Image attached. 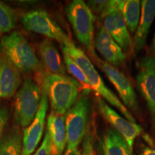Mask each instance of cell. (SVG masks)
<instances>
[{
  "mask_svg": "<svg viewBox=\"0 0 155 155\" xmlns=\"http://www.w3.org/2000/svg\"><path fill=\"white\" fill-rule=\"evenodd\" d=\"M38 73V85L48 96L51 112L57 116L65 115L77 101L82 86L75 79L68 76L42 71Z\"/></svg>",
  "mask_w": 155,
  "mask_h": 155,
  "instance_id": "1",
  "label": "cell"
},
{
  "mask_svg": "<svg viewBox=\"0 0 155 155\" xmlns=\"http://www.w3.org/2000/svg\"><path fill=\"white\" fill-rule=\"evenodd\" d=\"M62 49L65 50L70 57L81 68L84 75H86L87 80L88 81L91 89L94 90L100 97H102L106 101L117 108L127 120L133 123H136V119L128 108L124 105L119 98L107 88L104 81L102 80L101 76L95 68L91 60L84 52L78 48L73 41L70 42L66 45H62Z\"/></svg>",
  "mask_w": 155,
  "mask_h": 155,
  "instance_id": "2",
  "label": "cell"
},
{
  "mask_svg": "<svg viewBox=\"0 0 155 155\" xmlns=\"http://www.w3.org/2000/svg\"><path fill=\"white\" fill-rule=\"evenodd\" d=\"M0 53L5 56L21 73H39L42 65L35 52L22 34L13 31L2 36L0 40Z\"/></svg>",
  "mask_w": 155,
  "mask_h": 155,
  "instance_id": "3",
  "label": "cell"
},
{
  "mask_svg": "<svg viewBox=\"0 0 155 155\" xmlns=\"http://www.w3.org/2000/svg\"><path fill=\"white\" fill-rule=\"evenodd\" d=\"M65 12L78 41L95 59L97 58L94 49L95 17L92 11L85 2L74 0L67 6Z\"/></svg>",
  "mask_w": 155,
  "mask_h": 155,
  "instance_id": "4",
  "label": "cell"
},
{
  "mask_svg": "<svg viewBox=\"0 0 155 155\" xmlns=\"http://www.w3.org/2000/svg\"><path fill=\"white\" fill-rule=\"evenodd\" d=\"M42 90L35 81L26 78L15 94L14 119L19 127H26L35 119L41 101Z\"/></svg>",
  "mask_w": 155,
  "mask_h": 155,
  "instance_id": "5",
  "label": "cell"
},
{
  "mask_svg": "<svg viewBox=\"0 0 155 155\" xmlns=\"http://www.w3.org/2000/svg\"><path fill=\"white\" fill-rule=\"evenodd\" d=\"M90 101L86 93L78 97L77 101L65 114L68 147H78L86 136L88 129Z\"/></svg>",
  "mask_w": 155,
  "mask_h": 155,
  "instance_id": "6",
  "label": "cell"
},
{
  "mask_svg": "<svg viewBox=\"0 0 155 155\" xmlns=\"http://www.w3.org/2000/svg\"><path fill=\"white\" fill-rule=\"evenodd\" d=\"M21 21L27 30L55 40L62 45H66L72 41L65 31L45 10L38 9L25 12L22 15Z\"/></svg>",
  "mask_w": 155,
  "mask_h": 155,
  "instance_id": "7",
  "label": "cell"
},
{
  "mask_svg": "<svg viewBox=\"0 0 155 155\" xmlns=\"http://www.w3.org/2000/svg\"><path fill=\"white\" fill-rule=\"evenodd\" d=\"M137 86L146 101L155 129V55H147L139 63Z\"/></svg>",
  "mask_w": 155,
  "mask_h": 155,
  "instance_id": "8",
  "label": "cell"
},
{
  "mask_svg": "<svg viewBox=\"0 0 155 155\" xmlns=\"http://www.w3.org/2000/svg\"><path fill=\"white\" fill-rule=\"evenodd\" d=\"M94 60L116 88L124 105L137 113L139 109L137 94L128 78L113 65L101 61L98 57Z\"/></svg>",
  "mask_w": 155,
  "mask_h": 155,
  "instance_id": "9",
  "label": "cell"
},
{
  "mask_svg": "<svg viewBox=\"0 0 155 155\" xmlns=\"http://www.w3.org/2000/svg\"><path fill=\"white\" fill-rule=\"evenodd\" d=\"M98 111L103 117L113 126L114 129L124 138L129 147L133 150L134 141L143 133V128L137 123L129 121L119 115L101 97L97 98Z\"/></svg>",
  "mask_w": 155,
  "mask_h": 155,
  "instance_id": "10",
  "label": "cell"
},
{
  "mask_svg": "<svg viewBox=\"0 0 155 155\" xmlns=\"http://www.w3.org/2000/svg\"><path fill=\"white\" fill-rule=\"evenodd\" d=\"M100 18L102 21L103 28L119 44L123 51L129 52L132 48V40L124 19L116 8L115 0H113L111 7Z\"/></svg>",
  "mask_w": 155,
  "mask_h": 155,
  "instance_id": "11",
  "label": "cell"
},
{
  "mask_svg": "<svg viewBox=\"0 0 155 155\" xmlns=\"http://www.w3.org/2000/svg\"><path fill=\"white\" fill-rule=\"evenodd\" d=\"M48 109V96L42 91L40 107L35 116V119L23 131L22 155H31L38 146L43 134Z\"/></svg>",
  "mask_w": 155,
  "mask_h": 155,
  "instance_id": "12",
  "label": "cell"
},
{
  "mask_svg": "<svg viewBox=\"0 0 155 155\" xmlns=\"http://www.w3.org/2000/svg\"><path fill=\"white\" fill-rule=\"evenodd\" d=\"M94 48L104 57L106 63L113 66L124 63L127 56L121 48L102 27L98 29L94 38Z\"/></svg>",
  "mask_w": 155,
  "mask_h": 155,
  "instance_id": "13",
  "label": "cell"
},
{
  "mask_svg": "<svg viewBox=\"0 0 155 155\" xmlns=\"http://www.w3.org/2000/svg\"><path fill=\"white\" fill-rule=\"evenodd\" d=\"M22 83L20 71L0 53V98H10L16 94Z\"/></svg>",
  "mask_w": 155,
  "mask_h": 155,
  "instance_id": "14",
  "label": "cell"
},
{
  "mask_svg": "<svg viewBox=\"0 0 155 155\" xmlns=\"http://www.w3.org/2000/svg\"><path fill=\"white\" fill-rule=\"evenodd\" d=\"M155 17V0L141 2V15L139 22L132 41V48L139 53L146 44L149 31Z\"/></svg>",
  "mask_w": 155,
  "mask_h": 155,
  "instance_id": "15",
  "label": "cell"
},
{
  "mask_svg": "<svg viewBox=\"0 0 155 155\" xmlns=\"http://www.w3.org/2000/svg\"><path fill=\"white\" fill-rule=\"evenodd\" d=\"M47 132L49 135L51 155H62L67 144L65 114L57 116L50 113L48 117Z\"/></svg>",
  "mask_w": 155,
  "mask_h": 155,
  "instance_id": "16",
  "label": "cell"
},
{
  "mask_svg": "<svg viewBox=\"0 0 155 155\" xmlns=\"http://www.w3.org/2000/svg\"><path fill=\"white\" fill-rule=\"evenodd\" d=\"M39 52L46 72L67 76L64 61L55 45L50 39H45L40 44Z\"/></svg>",
  "mask_w": 155,
  "mask_h": 155,
  "instance_id": "17",
  "label": "cell"
},
{
  "mask_svg": "<svg viewBox=\"0 0 155 155\" xmlns=\"http://www.w3.org/2000/svg\"><path fill=\"white\" fill-rule=\"evenodd\" d=\"M104 155H133V150L127 141L114 128L107 129L103 144Z\"/></svg>",
  "mask_w": 155,
  "mask_h": 155,
  "instance_id": "18",
  "label": "cell"
},
{
  "mask_svg": "<svg viewBox=\"0 0 155 155\" xmlns=\"http://www.w3.org/2000/svg\"><path fill=\"white\" fill-rule=\"evenodd\" d=\"M23 135L20 127L14 126L0 140V155H22Z\"/></svg>",
  "mask_w": 155,
  "mask_h": 155,
  "instance_id": "19",
  "label": "cell"
},
{
  "mask_svg": "<svg viewBox=\"0 0 155 155\" xmlns=\"http://www.w3.org/2000/svg\"><path fill=\"white\" fill-rule=\"evenodd\" d=\"M115 5L122 15L131 32H135L141 15V2L139 0H115Z\"/></svg>",
  "mask_w": 155,
  "mask_h": 155,
  "instance_id": "20",
  "label": "cell"
},
{
  "mask_svg": "<svg viewBox=\"0 0 155 155\" xmlns=\"http://www.w3.org/2000/svg\"><path fill=\"white\" fill-rule=\"evenodd\" d=\"M63 50L64 63H65V68L67 69L70 74L73 75L75 80L77 81L82 86L83 89L84 90V93L88 94L92 89L89 85L88 81L87 80L86 75H84L81 68L77 65V63L70 57L67 52L65 50Z\"/></svg>",
  "mask_w": 155,
  "mask_h": 155,
  "instance_id": "21",
  "label": "cell"
},
{
  "mask_svg": "<svg viewBox=\"0 0 155 155\" xmlns=\"http://www.w3.org/2000/svg\"><path fill=\"white\" fill-rule=\"evenodd\" d=\"M17 15L12 9L0 2V35L10 32L16 27Z\"/></svg>",
  "mask_w": 155,
  "mask_h": 155,
  "instance_id": "22",
  "label": "cell"
},
{
  "mask_svg": "<svg viewBox=\"0 0 155 155\" xmlns=\"http://www.w3.org/2000/svg\"><path fill=\"white\" fill-rule=\"evenodd\" d=\"M113 5V0L110 1H88L87 5L88 6L91 10L94 12L96 14L98 15L101 17L104 15L106 11Z\"/></svg>",
  "mask_w": 155,
  "mask_h": 155,
  "instance_id": "23",
  "label": "cell"
},
{
  "mask_svg": "<svg viewBox=\"0 0 155 155\" xmlns=\"http://www.w3.org/2000/svg\"><path fill=\"white\" fill-rule=\"evenodd\" d=\"M81 155H94V145H93V136L91 133L86 134V137L83 139V151Z\"/></svg>",
  "mask_w": 155,
  "mask_h": 155,
  "instance_id": "24",
  "label": "cell"
},
{
  "mask_svg": "<svg viewBox=\"0 0 155 155\" xmlns=\"http://www.w3.org/2000/svg\"><path fill=\"white\" fill-rule=\"evenodd\" d=\"M10 113L7 108H0V140L4 134L5 127L8 123Z\"/></svg>",
  "mask_w": 155,
  "mask_h": 155,
  "instance_id": "25",
  "label": "cell"
},
{
  "mask_svg": "<svg viewBox=\"0 0 155 155\" xmlns=\"http://www.w3.org/2000/svg\"><path fill=\"white\" fill-rule=\"evenodd\" d=\"M34 155H51V150H50V139L49 135L47 131L45 132V135L42 141L41 145L39 147L37 152Z\"/></svg>",
  "mask_w": 155,
  "mask_h": 155,
  "instance_id": "26",
  "label": "cell"
},
{
  "mask_svg": "<svg viewBox=\"0 0 155 155\" xmlns=\"http://www.w3.org/2000/svg\"><path fill=\"white\" fill-rule=\"evenodd\" d=\"M63 155H81V152L78 147H68Z\"/></svg>",
  "mask_w": 155,
  "mask_h": 155,
  "instance_id": "27",
  "label": "cell"
},
{
  "mask_svg": "<svg viewBox=\"0 0 155 155\" xmlns=\"http://www.w3.org/2000/svg\"><path fill=\"white\" fill-rule=\"evenodd\" d=\"M141 155H155V150H152L149 147H145L142 151Z\"/></svg>",
  "mask_w": 155,
  "mask_h": 155,
  "instance_id": "28",
  "label": "cell"
},
{
  "mask_svg": "<svg viewBox=\"0 0 155 155\" xmlns=\"http://www.w3.org/2000/svg\"><path fill=\"white\" fill-rule=\"evenodd\" d=\"M152 50L153 51V53H155V33H154V38H153V40H152Z\"/></svg>",
  "mask_w": 155,
  "mask_h": 155,
  "instance_id": "29",
  "label": "cell"
}]
</instances>
